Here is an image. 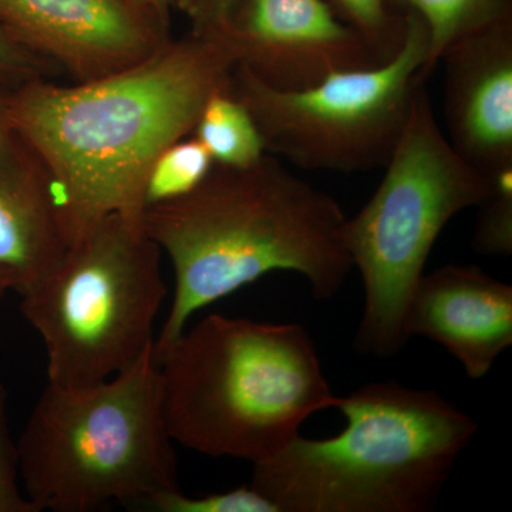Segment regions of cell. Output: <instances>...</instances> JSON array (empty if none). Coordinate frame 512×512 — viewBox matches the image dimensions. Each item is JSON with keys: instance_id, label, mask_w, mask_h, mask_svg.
Returning <instances> with one entry per match:
<instances>
[{"instance_id": "ffe728a7", "label": "cell", "mask_w": 512, "mask_h": 512, "mask_svg": "<svg viewBox=\"0 0 512 512\" xmlns=\"http://www.w3.org/2000/svg\"><path fill=\"white\" fill-rule=\"evenodd\" d=\"M9 392L0 382V512H39L20 480L18 441L9 430Z\"/></svg>"}, {"instance_id": "d6986e66", "label": "cell", "mask_w": 512, "mask_h": 512, "mask_svg": "<svg viewBox=\"0 0 512 512\" xmlns=\"http://www.w3.org/2000/svg\"><path fill=\"white\" fill-rule=\"evenodd\" d=\"M148 507L161 512H278L271 501L251 485L225 493L188 497L181 490L157 497Z\"/></svg>"}, {"instance_id": "8992f818", "label": "cell", "mask_w": 512, "mask_h": 512, "mask_svg": "<svg viewBox=\"0 0 512 512\" xmlns=\"http://www.w3.org/2000/svg\"><path fill=\"white\" fill-rule=\"evenodd\" d=\"M384 168L373 197L346 220L345 238L365 285L356 348L387 359L409 340L407 309L437 238L457 214L480 207L493 184L451 146L424 86Z\"/></svg>"}, {"instance_id": "603a6c76", "label": "cell", "mask_w": 512, "mask_h": 512, "mask_svg": "<svg viewBox=\"0 0 512 512\" xmlns=\"http://www.w3.org/2000/svg\"><path fill=\"white\" fill-rule=\"evenodd\" d=\"M157 28L170 33L171 16L177 10V0H124Z\"/></svg>"}, {"instance_id": "9a60e30c", "label": "cell", "mask_w": 512, "mask_h": 512, "mask_svg": "<svg viewBox=\"0 0 512 512\" xmlns=\"http://www.w3.org/2000/svg\"><path fill=\"white\" fill-rule=\"evenodd\" d=\"M402 15L421 20L429 35L424 79L439 66L441 56L456 40L512 16V0H390Z\"/></svg>"}, {"instance_id": "5bb4252c", "label": "cell", "mask_w": 512, "mask_h": 512, "mask_svg": "<svg viewBox=\"0 0 512 512\" xmlns=\"http://www.w3.org/2000/svg\"><path fill=\"white\" fill-rule=\"evenodd\" d=\"M191 136L222 167H248L268 154L251 111L231 92L229 84L205 101Z\"/></svg>"}, {"instance_id": "277c9868", "label": "cell", "mask_w": 512, "mask_h": 512, "mask_svg": "<svg viewBox=\"0 0 512 512\" xmlns=\"http://www.w3.org/2000/svg\"><path fill=\"white\" fill-rule=\"evenodd\" d=\"M335 409L345 429L299 434L254 464L251 487L278 512H427L478 429L440 393L369 383Z\"/></svg>"}, {"instance_id": "7c38bea8", "label": "cell", "mask_w": 512, "mask_h": 512, "mask_svg": "<svg viewBox=\"0 0 512 512\" xmlns=\"http://www.w3.org/2000/svg\"><path fill=\"white\" fill-rule=\"evenodd\" d=\"M406 332L439 343L470 379L490 372L512 345V288L474 265H446L421 276Z\"/></svg>"}, {"instance_id": "ac0fdd59", "label": "cell", "mask_w": 512, "mask_h": 512, "mask_svg": "<svg viewBox=\"0 0 512 512\" xmlns=\"http://www.w3.org/2000/svg\"><path fill=\"white\" fill-rule=\"evenodd\" d=\"M493 192L480 205L473 248L488 256L512 254V165L491 177Z\"/></svg>"}, {"instance_id": "6da1fadb", "label": "cell", "mask_w": 512, "mask_h": 512, "mask_svg": "<svg viewBox=\"0 0 512 512\" xmlns=\"http://www.w3.org/2000/svg\"><path fill=\"white\" fill-rule=\"evenodd\" d=\"M237 66L220 33L190 30L107 76L9 90L10 128L45 168L67 248L111 215H143L151 164Z\"/></svg>"}, {"instance_id": "7402d4cb", "label": "cell", "mask_w": 512, "mask_h": 512, "mask_svg": "<svg viewBox=\"0 0 512 512\" xmlns=\"http://www.w3.org/2000/svg\"><path fill=\"white\" fill-rule=\"evenodd\" d=\"M237 0H177V10L190 20L192 32H212L224 22Z\"/></svg>"}, {"instance_id": "e0dca14e", "label": "cell", "mask_w": 512, "mask_h": 512, "mask_svg": "<svg viewBox=\"0 0 512 512\" xmlns=\"http://www.w3.org/2000/svg\"><path fill=\"white\" fill-rule=\"evenodd\" d=\"M343 22L356 30L382 62L392 59L406 39V16L390 0H328Z\"/></svg>"}, {"instance_id": "cb8c5ba5", "label": "cell", "mask_w": 512, "mask_h": 512, "mask_svg": "<svg viewBox=\"0 0 512 512\" xmlns=\"http://www.w3.org/2000/svg\"><path fill=\"white\" fill-rule=\"evenodd\" d=\"M8 96L9 90L0 87V137L6 136L12 131L9 123Z\"/></svg>"}, {"instance_id": "7a4b0ae2", "label": "cell", "mask_w": 512, "mask_h": 512, "mask_svg": "<svg viewBox=\"0 0 512 512\" xmlns=\"http://www.w3.org/2000/svg\"><path fill=\"white\" fill-rule=\"evenodd\" d=\"M338 201L265 154L248 167L215 164L183 197L141 222L170 259L174 298L154 355L183 335L194 313L274 271L296 272L316 299L340 291L353 264Z\"/></svg>"}, {"instance_id": "44dd1931", "label": "cell", "mask_w": 512, "mask_h": 512, "mask_svg": "<svg viewBox=\"0 0 512 512\" xmlns=\"http://www.w3.org/2000/svg\"><path fill=\"white\" fill-rule=\"evenodd\" d=\"M56 67L33 55L0 28V87L16 89L30 80L49 77Z\"/></svg>"}, {"instance_id": "d4e9b609", "label": "cell", "mask_w": 512, "mask_h": 512, "mask_svg": "<svg viewBox=\"0 0 512 512\" xmlns=\"http://www.w3.org/2000/svg\"><path fill=\"white\" fill-rule=\"evenodd\" d=\"M8 291H12V285H10L8 276L3 275L2 272H0V298H2V296Z\"/></svg>"}, {"instance_id": "5b68a950", "label": "cell", "mask_w": 512, "mask_h": 512, "mask_svg": "<svg viewBox=\"0 0 512 512\" xmlns=\"http://www.w3.org/2000/svg\"><path fill=\"white\" fill-rule=\"evenodd\" d=\"M18 450L23 490L39 512L150 505L181 490L154 349L103 382H47Z\"/></svg>"}, {"instance_id": "3957f363", "label": "cell", "mask_w": 512, "mask_h": 512, "mask_svg": "<svg viewBox=\"0 0 512 512\" xmlns=\"http://www.w3.org/2000/svg\"><path fill=\"white\" fill-rule=\"evenodd\" d=\"M156 359L171 439L205 456L261 463L338 402L295 323L205 316Z\"/></svg>"}, {"instance_id": "4fadbf2b", "label": "cell", "mask_w": 512, "mask_h": 512, "mask_svg": "<svg viewBox=\"0 0 512 512\" xmlns=\"http://www.w3.org/2000/svg\"><path fill=\"white\" fill-rule=\"evenodd\" d=\"M45 168L13 131L0 137V272L20 296L66 252Z\"/></svg>"}, {"instance_id": "9c48e42d", "label": "cell", "mask_w": 512, "mask_h": 512, "mask_svg": "<svg viewBox=\"0 0 512 512\" xmlns=\"http://www.w3.org/2000/svg\"><path fill=\"white\" fill-rule=\"evenodd\" d=\"M212 32L238 66L279 90L308 89L330 74L384 63L328 0H237Z\"/></svg>"}, {"instance_id": "30bf717a", "label": "cell", "mask_w": 512, "mask_h": 512, "mask_svg": "<svg viewBox=\"0 0 512 512\" xmlns=\"http://www.w3.org/2000/svg\"><path fill=\"white\" fill-rule=\"evenodd\" d=\"M0 28L73 82L126 69L171 37L124 0H0Z\"/></svg>"}, {"instance_id": "8fae6325", "label": "cell", "mask_w": 512, "mask_h": 512, "mask_svg": "<svg viewBox=\"0 0 512 512\" xmlns=\"http://www.w3.org/2000/svg\"><path fill=\"white\" fill-rule=\"evenodd\" d=\"M440 63L448 141L491 180L512 165V16L456 40Z\"/></svg>"}, {"instance_id": "2e32d148", "label": "cell", "mask_w": 512, "mask_h": 512, "mask_svg": "<svg viewBox=\"0 0 512 512\" xmlns=\"http://www.w3.org/2000/svg\"><path fill=\"white\" fill-rule=\"evenodd\" d=\"M214 167V158L194 136L170 144L161 151L148 171L144 210L195 190Z\"/></svg>"}, {"instance_id": "52a82bcc", "label": "cell", "mask_w": 512, "mask_h": 512, "mask_svg": "<svg viewBox=\"0 0 512 512\" xmlns=\"http://www.w3.org/2000/svg\"><path fill=\"white\" fill-rule=\"evenodd\" d=\"M161 256L141 217L111 215L20 296L22 315L45 345L47 382H103L154 349L167 296Z\"/></svg>"}, {"instance_id": "ba28073f", "label": "cell", "mask_w": 512, "mask_h": 512, "mask_svg": "<svg viewBox=\"0 0 512 512\" xmlns=\"http://www.w3.org/2000/svg\"><path fill=\"white\" fill-rule=\"evenodd\" d=\"M404 16L406 39L392 59L330 74L308 89H274L235 67L229 89L251 111L266 153L305 170L384 167L427 82L429 35L420 19Z\"/></svg>"}]
</instances>
